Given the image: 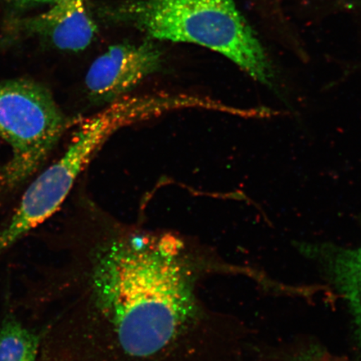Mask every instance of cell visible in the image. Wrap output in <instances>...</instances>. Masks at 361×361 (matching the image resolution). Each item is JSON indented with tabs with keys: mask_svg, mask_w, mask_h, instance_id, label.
<instances>
[{
	"mask_svg": "<svg viewBox=\"0 0 361 361\" xmlns=\"http://www.w3.org/2000/svg\"><path fill=\"white\" fill-rule=\"evenodd\" d=\"M67 247L55 361H215L223 320L203 296L216 275L250 274L171 232L90 226Z\"/></svg>",
	"mask_w": 361,
	"mask_h": 361,
	"instance_id": "cell-1",
	"label": "cell"
},
{
	"mask_svg": "<svg viewBox=\"0 0 361 361\" xmlns=\"http://www.w3.org/2000/svg\"><path fill=\"white\" fill-rule=\"evenodd\" d=\"M39 346V334L13 315L0 324V361H37Z\"/></svg>",
	"mask_w": 361,
	"mask_h": 361,
	"instance_id": "cell-8",
	"label": "cell"
},
{
	"mask_svg": "<svg viewBox=\"0 0 361 361\" xmlns=\"http://www.w3.org/2000/svg\"><path fill=\"white\" fill-rule=\"evenodd\" d=\"M338 6L345 10H355L361 7V0H338Z\"/></svg>",
	"mask_w": 361,
	"mask_h": 361,
	"instance_id": "cell-11",
	"label": "cell"
},
{
	"mask_svg": "<svg viewBox=\"0 0 361 361\" xmlns=\"http://www.w3.org/2000/svg\"><path fill=\"white\" fill-rule=\"evenodd\" d=\"M162 54L154 44L112 45L94 60L85 78L94 104H111L125 97L147 76L160 70Z\"/></svg>",
	"mask_w": 361,
	"mask_h": 361,
	"instance_id": "cell-5",
	"label": "cell"
},
{
	"mask_svg": "<svg viewBox=\"0 0 361 361\" xmlns=\"http://www.w3.org/2000/svg\"><path fill=\"white\" fill-rule=\"evenodd\" d=\"M117 130L114 116L104 111L81 121L64 155L30 185L0 231V257L56 213L78 176Z\"/></svg>",
	"mask_w": 361,
	"mask_h": 361,
	"instance_id": "cell-4",
	"label": "cell"
},
{
	"mask_svg": "<svg viewBox=\"0 0 361 361\" xmlns=\"http://www.w3.org/2000/svg\"><path fill=\"white\" fill-rule=\"evenodd\" d=\"M16 34L37 36L67 51H80L92 42L97 26L85 0H57L39 15L16 19L11 25Z\"/></svg>",
	"mask_w": 361,
	"mask_h": 361,
	"instance_id": "cell-6",
	"label": "cell"
},
{
	"mask_svg": "<svg viewBox=\"0 0 361 361\" xmlns=\"http://www.w3.org/2000/svg\"><path fill=\"white\" fill-rule=\"evenodd\" d=\"M47 87L27 79L0 82V137L11 147L0 189L12 190L42 166L70 126Z\"/></svg>",
	"mask_w": 361,
	"mask_h": 361,
	"instance_id": "cell-3",
	"label": "cell"
},
{
	"mask_svg": "<svg viewBox=\"0 0 361 361\" xmlns=\"http://www.w3.org/2000/svg\"><path fill=\"white\" fill-rule=\"evenodd\" d=\"M301 252L317 261L353 316L356 338L361 348V245L343 247L331 243H304Z\"/></svg>",
	"mask_w": 361,
	"mask_h": 361,
	"instance_id": "cell-7",
	"label": "cell"
},
{
	"mask_svg": "<svg viewBox=\"0 0 361 361\" xmlns=\"http://www.w3.org/2000/svg\"><path fill=\"white\" fill-rule=\"evenodd\" d=\"M133 13L152 38L209 49L279 93L272 62L234 0H141Z\"/></svg>",
	"mask_w": 361,
	"mask_h": 361,
	"instance_id": "cell-2",
	"label": "cell"
},
{
	"mask_svg": "<svg viewBox=\"0 0 361 361\" xmlns=\"http://www.w3.org/2000/svg\"><path fill=\"white\" fill-rule=\"evenodd\" d=\"M293 361H336L319 347L312 346L302 350L295 356Z\"/></svg>",
	"mask_w": 361,
	"mask_h": 361,
	"instance_id": "cell-9",
	"label": "cell"
},
{
	"mask_svg": "<svg viewBox=\"0 0 361 361\" xmlns=\"http://www.w3.org/2000/svg\"><path fill=\"white\" fill-rule=\"evenodd\" d=\"M11 6L18 8V10H27V8L40 6V4H51L57 0H6Z\"/></svg>",
	"mask_w": 361,
	"mask_h": 361,
	"instance_id": "cell-10",
	"label": "cell"
}]
</instances>
